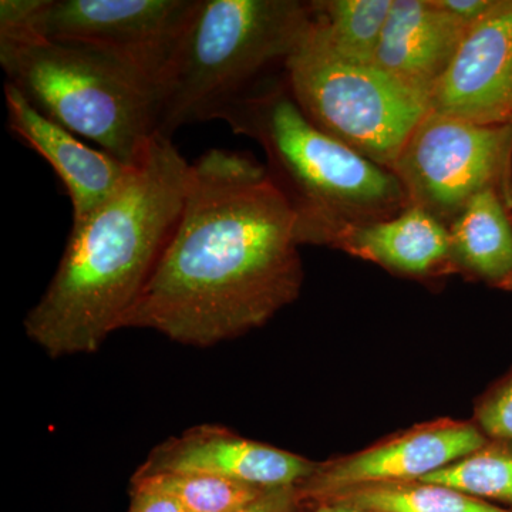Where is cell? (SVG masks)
I'll list each match as a JSON object with an SVG mask.
<instances>
[{
  "label": "cell",
  "instance_id": "1",
  "mask_svg": "<svg viewBox=\"0 0 512 512\" xmlns=\"http://www.w3.org/2000/svg\"><path fill=\"white\" fill-rule=\"evenodd\" d=\"M296 215L265 165L212 148L194 161L183 210L120 329L211 348L247 335L298 299Z\"/></svg>",
  "mask_w": 512,
  "mask_h": 512
},
{
  "label": "cell",
  "instance_id": "2",
  "mask_svg": "<svg viewBox=\"0 0 512 512\" xmlns=\"http://www.w3.org/2000/svg\"><path fill=\"white\" fill-rule=\"evenodd\" d=\"M190 167L157 133L119 192L72 225L56 274L23 320L47 356L96 353L120 330L177 227Z\"/></svg>",
  "mask_w": 512,
  "mask_h": 512
},
{
  "label": "cell",
  "instance_id": "3",
  "mask_svg": "<svg viewBox=\"0 0 512 512\" xmlns=\"http://www.w3.org/2000/svg\"><path fill=\"white\" fill-rule=\"evenodd\" d=\"M217 120L264 150L269 177L295 211L299 245L323 247L339 225L390 220L409 205L393 171L323 133L303 114L284 72L232 103Z\"/></svg>",
  "mask_w": 512,
  "mask_h": 512
},
{
  "label": "cell",
  "instance_id": "4",
  "mask_svg": "<svg viewBox=\"0 0 512 512\" xmlns=\"http://www.w3.org/2000/svg\"><path fill=\"white\" fill-rule=\"evenodd\" d=\"M311 2L200 0L157 84V133L217 120L285 70L311 26Z\"/></svg>",
  "mask_w": 512,
  "mask_h": 512
},
{
  "label": "cell",
  "instance_id": "5",
  "mask_svg": "<svg viewBox=\"0 0 512 512\" xmlns=\"http://www.w3.org/2000/svg\"><path fill=\"white\" fill-rule=\"evenodd\" d=\"M8 80L40 113L128 167L157 134L156 84L114 57L43 37L0 40Z\"/></svg>",
  "mask_w": 512,
  "mask_h": 512
},
{
  "label": "cell",
  "instance_id": "6",
  "mask_svg": "<svg viewBox=\"0 0 512 512\" xmlns=\"http://www.w3.org/2000/svg\"><path fill=\"white\" fill-rule=\"evenodd\" d=\"M284 76L303 114L323 133L392 168L429 104L376 64L336 59L303 39Z\"/></svg>",
  "mask_w": 512,
  "mask_h": 512
},
{
  "label": "cell",
  "instance_id": "7",
  "mask_svg": "<svg viewBox=\"0 0 512 512\" xmlns=\"http://www.w3.org/2000/svg\"><path fill=\"white\" fill-rule=\"evenodd\" d=\"M390 171L409 205L446 227L484 191L497 192L512 207V124L478 126L429 110Z\"/></svg>",
  "mask_w": 512,
  "mask_h": 512
},
{
  "label": "cell",
  "instance_id": "8",
  "mask_svg": "<svg viewBox=\"0 0 512 512\" xmlns=\"http://www.w3.org/2000/svg\"><path fill=\"white\" fill-rule=\"evenodd\" d=\"M200 0H40L36 36L114 57L160 82Z\"/></svg>",
  "mask_w": 512,
  "mask_h": 512
},
{
  "label": "cell",
  "instance_id": "9",
  "mask_svg": "<svg viewBox=\"0 0 512 512\" xmlns=\"http://www.w3.org/2000/svg\"><path fill=\"white\" fill-rule=\"evenodd\" d=\"M487 440L473 420L424 421L357 453L316 461L296 490L302 505H311L355 485L421 480L473 453Z\"/></svg>",
  "mask_w": 512,
  "mask_h": 512
},
{
  "label": "cell",
  "instance_id": "10",
  "mask_svg": "<svg viewBox=\"0 0 512 512\" xmlns=\"http://www.w3.org/2000/svg\"><path fill=\"white\" fill-rule=\"evenodd\" d=\"M429 110L478 126L512 124V0H498L468 30Z\"/></svg>",
  "mask_w": 512,
  "mask_h": 512
},
{
  "label": "cell",
  "instance_id": "11",
  "mask_svg": "<svg viewBox=\"0 0 512 512\" xmlns=\"http://www.w3.org/2000/svg\"><path fill=\"white\" fill-rule=\"evenodd\" d=\"M315 466L316 461L245 439L227 427L201 424L154 447L133 477L205 474L276 488L298 485Z\"/></svg>",
  "mask_w": 512,
  "mask_h": 512
},
{
  "label": "cell",
  "instance_id": "12",
  "mask_svg": "<svg viewBox=\"0 0 512 512\" xmlns=\"http://www.w3.org/2000/svg\"><path fill=\"white\" fill-rule=\"evenodd\" d=\"M9 130L45 158L72 202L73 225L86 221L126 184L134 168L106 151L90 147L76 134L50 120L12 83L5 84Z\"/></svg>",
  "mask_w": 512,
  "mask_h": 512
},
{
  "label": "cell",
  "instance_id": "13",
  "mask_svg": "<svg viewBox=\"0 0 512 512\" xmlns=\"http://www.w3.org/2000/svg\"><path fill=\"white\" fill-rule=\"evenodd\" d=\"M471 28L437 0H393L373 64L429 104Z\"/></svg>",
  "mask_w": 512,
  "mask_h": 512
},
{
  "label": "cell",
  "instance_id": "14",
  "mask_svg": "<svg viewBox=\"0 0 512 512\" xmlns=\"http://www.w3.org/2000/svg\"><path fill=\"white\" fill-rule=\"evenodd\" d=\"M323 247L417 281L456 275L448 227L416 205L390 220L339 225L326 235Z\"/></svg>",
  "mask_w": 512,
  "mask_h": 512
},
{
  "label": "cell",
  "instance_id": "15",
  "mask_svg": "<svg viewBox=\"0 0 512 512\" xmlns=\"http://www.w3.org/2000/svg\"><path fill=\"white\" fill-rule=\"evenodd\" d=\"M448 232L456 275L512 291V207L500 194H478Z\"/></svg>",
  "mask_w": 512,
  "mask_h": 512
},
{
  "label": "cell",
  "instance_id": "16",
  "mask_svg": "<svg viewBox=\"0 0 512 512\" xmlns=\"http://www.w3.org/2000/svg\"><path fill=\"white\" fill-rule=\"evenodd\" d=\"M393 0H316L305 39L349 63L373 64Z\"/></svg>",
  "mask_w": 512,
  "mask_h": 512
},
{
  "label": "cell",
  "instance_id": "17",
  "mask_svg": "<svg viewBox=\"0 0 512 512\" xmlns=\"http://www.w3.org/2000/svg\"><path fill=\"white\" fill-rule=\"evenodd\" d=\"M313 504H333L375 512H512L510 508L423 480L355 485L326 495Z\"/></svg>",
  "mask_w": 512,
  "mask_h": 512
},
{
  "label": "cell",
  "instance_id": "18",
  "mask_svg": "<svg viewBox=\"0 0 512 512\" xmlns=\"http://www.w3.org/2000/svg\"><path fill=\"white\" fill-rule=\"evenodd\" d=\"M512 510V441H485L468 456L421 478Z\"/></svg>",
  "mask_w": 512,
  "mask_h": 512
},
{
  "label": "cell",
  "instance_id": "19",
  "mask_svg": "<svg viewBox=\"0 0 512 512\" xmlns=\"http://www.w3.org/2000/svg\"><path fill=\"white\" fill-rule=\"evenodd\" d=\"M131 487L173 497L185 512H238L268 488L205 474H156L131 477Z\"/></svg>",
  "mask_w": 512,
  "mask_h": 512
},
{
  "label": "cell",
  "instance_id": "20",
  "mask_svg": "<svg viewBox=\"0 0 512 512\" xmlns=\"http://www.w3.org/2000/svg\"><path fill=\"white\" fill-rule=\"evenodd\" d=\"M471 420L487 439L512 441V369L477 397Z\"/></svg>",
  "mask_w": 512,
  "mask_h": 512
},
{
  "label": "cell",
  "instance_id": "21",
  "mask_svg": "<svg viewBox=\"0 0 512 512\" xmlns=\"http://www.w3.org/2000/svg\"><path fill=\"white\" fill-rule=\"evenodd\" d=\"M302 508L296 485H288L268 488L238 512H301Z\"/></svg>",
  "mask_w": 512,
  "mask_h": 512
},
{
  "label": "cell",
  "instance_id": "22",
  "mask_svg": "<svg viewBox=\"0 0 512 512\" xmlns=\"http://www.w3.org/2000/svg\"><path fill=\"white\" fill-rule=\"evenodd\" d=\"M130 497L127 512H185L177 500L160 491L131 487Z\"/></svg>",
  "mask_w": 512,
  "mask_h": 512
},
{
  "label": "cell",
  "instance_id": "23",
  "mask_svg": "<svg viewBox=\"0 0 512 512\" xmlns=\"http://www.w3.org/2000/svg\"><path fill=\"white\" fill-rule=\"evenodd\" d=\"M439 6L468 26H474L497 6L498 0H437Z\"/></svg>",
  "mask_w": 512,
  "mask_h": 512
},
{
  "label": "cell",
  "instance_id": "24",
  "mask_svg": "<svg viewBox=\"0 0 512 512\" xmlns=\"http://www.w3.org/2000/svg\"><path fill=\"white\" fill-rule=\"evenodd\" d=\"M301 512H375L365 510H355V508L340 507L333 504H313L305 505Z\"/></svg>",
  "mask_w": 512,
  "mask_h": 512
}]
</instances>
